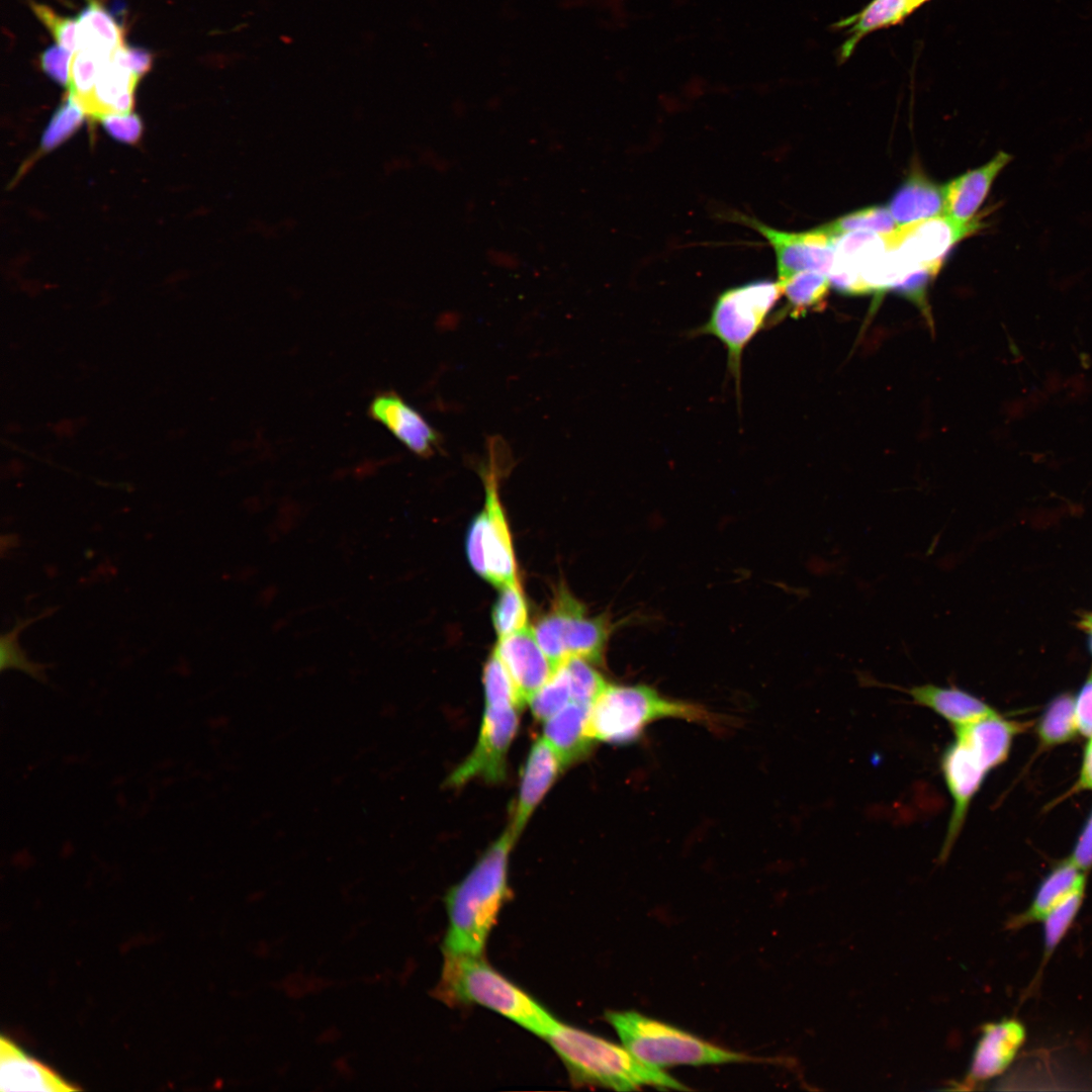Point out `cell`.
I'll return each instance as SVG.
<instances>
[{
  "label": "cell",
  "instance_id": "obj_1",
  "mask_svg": "<svg viewBox=\"0 0 1092 1092\" xmlns=\"http://www.w3.org/2000/svg\"><path fill=\"white\" fill-rule=\"evenodd\" d=\"M515 841L510 829L506 830L447 892L443 951L483 956L488 935L510 896L509 856Z\"/></svg>",
  "mask_w": 1092,
  "mask_h": 1092
},
{
  "label": "cell",
  "instance_id": "obj_2",
  "mask_svg": "<svg viewBox=\"0 0 1092 1092\" xmlns=\"http://www.w3.org/2000/svg\"><path fill=\"white\" fill-rule=\"evenodd\" d=\"M437 997L448 1005L476 1004L544 1038L558 1024L543 1005L515 985L483 956L443 951Z\"/></svg>",
  "mask_w": 1092,
  "mask_h": 1092
},
{
  "label": "cell",
  "instance_id": "obj_3",
  "mask_svg": "<svg viewBox=\"0 0 1092 1092\" xmlns=\"http://www.w3.org/2000/svg\"><path fill=\"white\" fill-rule=\"evenodd\" d=\"M544 1039L564 1064L573 1084L597 1085L617 1091L635 1090L646 1085L688 1089L661 1069L637 1060L622 1044L560 1021Z\"/></svg>",
  "mask_w": 1092,
  "mask_h": 1092
},
{
  "label": "cell",
  "instance_id": "obj_4",
  "mask_svg": "<svg viewBox=\"0 0 1092 1092\" xmlns=\"http://www.w3.org/2000/svg\"><path fill=\"white\" fill-rule=\"evenodd\" d=\"M681 719L709 727L721 720L703 706L669 699L644 685L609 684L592 707L588 732L594 741L627 744L658 720Z\"/></svg>",
  "mask_w": 1092,
  "mask_h": 1092
},
{
  "label": "cell",
  "instance_id": "obj_5",
  "mask_svg": "<svg viewBox=\"0 0 1092 1092\" xmlns=\"http://www.w3.org/2000/svg\"><path fill=\"white\" fill-rule=\"evenodd\" d=\"M606 1019L637 1060L661 1069L674 1065L745 1062L748 1058L636 1011H608Z\"/></svg>",
  "mask_w": 1092,
  "mask_h": 1092
},
{
  "label": "cell",
  "instance_id": "obj_6",
  "mask_svg": "<svg viewBox=\"0 0 1092 1092\" xmlns=\"http://www.w3.org/2000/svg\"><path fill=\"white\" fill-rule=\"evenodd\" d=\"M783 295L779 282L768 279L750 281L728 288L716 298L708 321L695 335H711L727 350V365L740 387L741 359L746 346L768 326V315Z\"/></svg>",
  "mask_w": 1092,
  "mask_h": 1092
},
{
  "label": "cell",
  "instance_id": "obj_7",
  "mask_svg": "<svg viewBox=\"0 0 1092 1092\" xmlns=\"http://www.w3.org/2000/svg\"><path fill=\"white\" fill-rule=\"evenodd\" d=\"M546 640L566 658L580 657L602 663L611 633L607 616L587 617L584 607L567 590L560 589L550 611L540 619Z\"/></svg>",
  "mask_w": 1092,
  "mask_h": 1092
},
{
  "label": "cell",
  "instance_id": "obj_8",
  "mask_svg": "<svg viewBox=\"0 0 1092 1092\" xmlns=\"http://www.w3.org/2000/svg\"><path fill=\"white\" fill-rule=\"evenodd\" d=\"M520 708L485 706L477 743L448 777L446 785L460 787L473 779L500 783L507 776V754L519 726Z\"/></svg>",
  "mask_w": 1092,
  "mask_h": 1092
},
{
  "label": "cell",
  "instance_id": "obj_9",
  "mask_svg": "<svg viewBox=\"0 0 1092 1092\" xmlns=\"http://www.w3.org/2000/svg\"><path fill=\"white\" fill-rule=\"evenodd\" d=\"M983 226L980 219L959 223L945 214L897 228L884 235L886 247L897 251L917 269L937 273L946 254Z\"/></svg>",
  "mask_w": 1092,
  "mask_h": 1092
},
{
  "label": "cell",
  "instance_id": "obj_10",
  "mask_svg": "<svg viewBox=\"0 0 1092 1092\" xmlns=\"http://www.w3.org/2000/svg\"><path fill=\"white\" fill-rule=\"evenodd\" d=\"M940 757V769L952 800L939 859L945 860L960 836L968 810L987 774L991 770L979 752L963 737L953 734Z\"/></svg>",
  "mask_w": 1092,
  "mask_h": 1092
},
{
  "label": "cell",
  "instance_id": "obj_11",
  "mask_svg": "<svg viewBox=\"0 0 1092 1092\" xmlns=\"http://www.w3.org/2000/svg\"><path fill=\"white\" fill-rule=\"evenodd\" d=\"M505 445L492 439L488 444L489 461L483 470L485 484V525L482 551L485 565L484 579L495 586L517 582V569L509 526L502 508L497 490V462Z\"/></svg>",
  "mask_w": 1092,
  "mask_h": 1092
},
{
  "label": "cell",
  "instance_id": "obj_12",
  "mask_svg": "<svg viewBox=\"0 0 1092 1092\" xmlns=\"http://www.w3.org/2000/svg\"><path fill=\"white\" fill-rule=\"evenodd\" d=\"M739 219L759 233L774 250L779 281L804 271L829 276L834 263L833 238L820 228L795 233L774 229L744 215Z\"/></svg>",
  "mask_w": 1092,
  "mask_h": 1092
},
{
  "label": "cell",
  "instance_id": "obj_13",
  "mask_svg": "<svg viewBox=\"0 0 1092 1092\" xmlns=\"http://www.w3.org/2000/svg\"><path fill=\"white\" fill-rule=\"evenodd\" d=\"M1026 1039V1028L1016 1018H1002L982 1026L975 1045L967 1085L1001 1075L1016 1058Z\"/></svg>",
  "mask_w": 1092,
  "mask_h": 1092
},
{
  "label": "cell",
  "instance_id": "obj_14",
  "mask_svg": "<svg viewBox=\"0 0 1092 1092\" xmlns=\"http://www.w3.org/2000/svg\"><path fill=\"white\" fill-rule=\"evenodd\" d=\"M493 651L506 666L525 703L556 670L529 627L500 637Z\"/></svg>",
  "mask_w": 1092,
  "mask_h": 1092
},
{
  "label": "cell",
  "instance_id": "obj_15",
  "mask_svg": "<svg viewBox=\"0 0 1092 1092\" xmlns=\"http://www.w3.org/2000/svg\"><path fill=\"white\" fill-rule=\"evenodd\" d=\"M369 415L421 457L432 456L440 447L438 432L395 392L387 391L375 396L369 406Z\"/></svg>",
  "mask_w": 1092,
  "mask_h": 1092
},
{
  "label": "cell",
  "instance_id": "obj_16",
  "mask_svg": "<svg viewBox=\"0 0 1092 1092\" xmlns=\"http://www.w3.org/2000/svg\"><path fill=\"white\" fill-rule=\"evenodd\" d=\"M562 768L559 756L544 737L533 743L521 779L516 813L509 828L515 840Z\"/></svg>",
  "mask_w": 1092,
  "mask_h": 1092
},
{
  "label": "cell",
  "instance_id": "obj_17",
  "mask_svg": "<svg viewBox=\"0 0 1092 1092\" xmlns=\"http://www.w3.org/2000/svg\"><path fill=\"white\" fill-rule=\"evenodd\" d=\"M1012 156L997 153L983 166L970 170L944 186L943 214L959 223H969L986 199L991 186L1000 172L1010 163Z\"/></svg>",
  "mask_w": 1092,
  "mask_h": 1092
},
{
  "label": "cell",
  "instance_id": "obj_18",
  "mask_svg": "<svg viewBox=\"0 0 1092 1092\" xmlns=\"http://www.w3.org/2000/svg\"><path fill=\"white\" fill-rule=\"evenodd\" d=\"M54 1071L27 1056L10 1039L0 1040V1091L78 1090Z\"/></svg>",
  "mask_w": 1092,
  "mask_h": 1092
},
{
  "label": "cell",
  "instance_id": "obj_19",
  "mask_svg": "<svg viewBox=\"0 0 1092 1092\" xmlns=\"http://www.w3.org/2000/svg\"><path fill=\"white\" fill-rule=\"evenodd\" d=\"M592 707L570 702L545 721L544 738L559 756L563 767L581 760L595 743L588 732Z\"/></svg>",
  "mask_w": 1092,
  "mask_h": 1092
},
{
  "label": "cell",
  "instance_id": "obj_20",
  "mask_svg": "<svg viewBox=\"0 0 1092 1092\" xmlns=\"http://www.w3.org/2000/svg\"><path fill=\"white\" fill-rule=\"evenodd\" d=\"M899 690L908 694L915 704L930 709L952 727L995 713L986 703L956 686L923 684Z\"/></svg>",
  "mask_w": 1092,
  "mask_h": 1092
},
{
  "label": "cell",
  "instance_id": "obj_21",
  "mask_svg": "<svg viewBox=\"0 0 1092 1092\" xmlns=\"http://www.w3.org/2000/svg\"><path fill=\"white\" fill-rule=\"evenodd\" d=\"M944 200V187L913 173L894 194L888 209L900 228L943 214Z\"/></svg>",
  "mask_w": 1092,
  "mask_h": 1092
},
{
  "label": "cell",
  "instance_id": "obj_22",
  "mask_svg": "<svg viewBox=\"0 0 1092 1092\" xmlns=\"http://www.w3.org/2000/svg\"><path fill=\"white\" fill-rule=\"evenodd\" d=\"M1084 872L1071 859L1056 866L1037 887L1027 908L1015 915L1010 921L1012 929L1040 922L1043 917L1064 898L1075 890L1085 887Z\"/></svg>",
  "mask_w": 1092,
  "mask_h": 1092
},
{
  "label": "cell",
  "instance_id": "obj_23",
  "mask_svg": "<svg viewBox=\"0 0 1092 1092\" xmlns=\"http://www.w3.org/2000/svg\"><path fill=\"white\" fill-rule=\"evenodd\" d=\"M139 77L110 59L99 63L92 98L85 114L99 119L113 112H127L133 105V91Z\"/></svg>",
  "mask_w": 1092,
  "mask_h": 1092
},
{
  "label": "cell",
  "instance_id": "obj_24",
  "mask_svg": "<svg viewBox=\"0 0 1092 1092\" xmlns=\"http://www.w3.org/2000/svg\"><path fill=\"white\" fill-rule=\"evenodd\" d=\"M914 10L912 0H872L855 15L835 23V27L846 28L849 34L841 46L840 61L846 60L867 34L900 23Z\"/></svg>",
  "mask_w": 1092,
  "mask_h": 1092
},
{
  "label": "cell",
  "instance_id": "obj_25",
  "mask_svg": "<svg viewBox=\"0 0 1092 1092\" xmlns=\"http://www.w3.org/2000/svg\"><path fill=\"white\" fill-rule=\"evenodd\" d=\"M1019 725L993 713L973 722L953 726V734L967 740L981 755L990 769L1002 763L1010 750Z\"/></svg>",
  "mask_w": 1092,
  "mask_h": 1092
},
{
  "label": "cell",
  "instance_id": "obj_26",
  "mask_svg": "<svg viewBox=\"0 0 1092 1092\" xmlns=\"http://www.w3.org/2000/svg\"><path fill=\"white\" fill-rule=\"evenodd\" d=\"M78 20V49L93 53L99 61L111 58L112 53L123 44V31L98 0H87Z\"/></svg>",
  "mask_w": 1092,
  "mask_h": 1092
},
{
  "label": "cell",
  "instance_id": "obj_27",
  "mask_svg": "<svg viewBox=\"0 0 1092 1092\" xmlns=\"http://www.w3.org/2000/svg\"><path fill=\"white\" fill-rule=\"evenodd\" d=\"M778 282L787 298V304L774 316V323L785 315L800 316L824 307L831 285L828 276L814 271L799 272Z\"/></svg>",
  "mask_w": 1092,
  "mask_h": 1092
},
{
  "label": "cell",
  "instance_id": "obj_28",
  "mask_svg": "<svg viewBox=\"0 0 1092 1092\" xmlns=\"http://www.w3.org/2000/svg\"><path fill=\"white\" fill-rule=\"evenodd\" d=\"M54 611H55V609L50 608V609H47L41 614H39V615H37L35 617H30V618H25V619L17 618L14 626L10 630H8L7 632H5V633H3L1 635V637H0V653H1L0 669H1L2 672L5 671L6 669H16V670H19L21 672H24L25 674L31 676L32 678H34V679H36V680H38L40 682H46L47 681L46 670L51 665L47 664V663H39V662H35V661L30 660L27 657V655H26L25 651L23 650V648L20 646L19 641H18V637H19V634L21 633V631H23L25 628H27L28 626H30L34 622H36V621H38V620H40V619H42L44 617H48V616L52 615Z\"/></svg>",
  "mask_w": 1092,
  "mask_h": 1092
},
{
  "label": "cell",
  "instance_id": "obj_29",
  "mask_svg": "<svg viewBox=\"0 0 1092 1092\" xmlns=\"http://www.w3.org/2000/svg\"><path fill=\"white\" fill-rule=\"evenodd\" d=\"M1084 895L1085 887L1075 890L1055 906L1040 921L1043 929V952L1040 969L1048 963L1073 925L1082 907Z\"/></svg>",
  "mask_w": 1092,
  "mask_h": 1092
},
{
  "label": "cell",
  "instance_id": "obj_30",
  "mask_svg": "<svg viewBox=\"0 0 1092 1092\" xmlns=\"http://www.w3.org/2000/svg\"><path fill=\"white\" fill-rule=\"evenodd\" d=\"M1077 728L1074 699L1064 694L1048 706L1038 725V735L1045 745L1060 744L1073 738Z\"/></svg>",
  "mask_w": 1092,
  "mask_h": 1092
},
{
  "label": "cell",
  "instance_id": "obj_31",
  "mask_svg": "<svg viewBox=\"0 0 1092 1092\" xmlns=\"http://www.w3.org/2000/svg\"><path fill=\"white\" fill-rule=\"evenodd\" d=\"M888 207L871 206L831 221L820 229L831 238L854 232L887 235L897 229Z\"/></svg>",
  "mask_w": 1092,
  "mask_h": 1092
},
{
  "label": "cell",
  "instance_id": "obj_32",
  "mask_svg": "<svg viewBox=\"0 0 1092 1092\" xmlns=\"http://www.w3.org/2000/svg\"><path fill=\"white\" fill-rule=\"evenodd\" d=\"M527 616L525 598L518 581L500 586L492 608V623L498 638L526 628Z\"/></svg>",
  "mask_w": 1092,
  "mask_h": 1092
},
{
  "label": "cell",
  "instance_id": "obj_33",
  "mask_svg": "<svg viewBox=\"0 0 1092 1092\" xmlns=\"http://www.w3.org/2000/svg\"><path fill=\"white\" fill-rule=\"evenodd\" d=\"M570 702V684L563 663L528 701L534 717L543 722L559 713Z\"/></svg>",
  "mask_w": 1092,
  "mask_h": 1092
},
{
  "label": "cell",
  "instance_id": "obj_34",
  "mask_svg": "<svg viewBox=\"0 0 1092 1092\" xmlns=\"http://www.w3.org/2000/svg\"><path fill=\"white\" fill-rule=\"evenodd\" d=\"M485 706H515L525 704L506 666L492 651L483 670Z\"/></svg>",
  "mask_w": 1092,
  "mask_h": 1092
},
{
  "label": "cell",
  "instance_id": "obj_35",
  "mask_svg": "<svg viewBox=\"0 0 1092 1092\" xmlns=\"http://www.w3.org/2000/svg\"><path fill=\"white\" fill-rule=\"evenodd\" d=\"M567 671L571 701L593 707L608 682L589 661L580 657H569L563 662Z\"/></svg>",
  "mask_w": 1092,
  "mask_h": 1092
},
{
  "label": "cell",
  "instance_id": "obj_36",
  "mask_svg": "<svg viewBox=\"0 0 1092 1092\" xmlns=\"http://www.w3.org/2000/svg\"><path fill=\"white\" fill-rule=\"evenodd\" d=\"M99 63V59L85 49L75 51L71 60L68 93L80 104L84 112L92 98Z\"/></svg>",
  "mask_w": 1092,
  "mask_h": 1092
},
{
  "label": "cell",
  "instance_id": "obj_37",
  "mask_svg": "<svg viewBox=\"0 0 1092 1092\" xmlns=\"http://www.w3.org/2000/svg\"><path fill=\"white\" fill-rule=\"evenodd\" d=\"M85 115L80 104L68 93L42 134L41 150L47 152L59 146L79 127Z\"/></svg>",
  "mask_w": 1092,
  "mask_h": 1092
},
{
  "label": "cell",
  "instance_id": "obj_38",
  "mask_svg": "<svg viewBox=\"0 0 1092 1092\" xmlns=\"http://www.w3.org/2000/svg\"><path fill=\"white\" fill-rule=\"evenodd\" d=\"M28 4L35 16L52 33L58 44L73 53L78 50L77 18L60 16L50 7L33 0H28Z\"/></svg>",
  "mask_w": 1092,
  "mask_h": 1092
},
{
  "label": "cell",
  "instance_id": "obj_39",
  "mask_svg": "<svg viewBox=\"0 0 1092 1092\" xmlns=\"http://www.w3.org/2000/svg\"><path fill=\"white\" fill-rule=\"evenodd\" d=\"M99 120L106 131L120 142L133 144L140 139L143 131L140 117L132 112L108 113L101 116Z\"/></svg>",
  "mask_w": 1092,
  "mask_h": 1092
},
{
  "label": "cell",
  "instance_id": "obj_40",
  "mask_svg": "<svg viewBox=\"0 0 1092 1092\" xmlns=\"http://www.w3.org/2000/svg\"><path fill=\"white\" fill-rule=\"evenodd\" d=\"M73 52L56 43L44 50L40 57L42 71L55 82L68 86Z\"/></svg>",
  "mask_w": 1092,
  "mask_h": 1092
},
{
  "label": "cell",
  "instance_id": "obj_41",
  "mask_svg": "<svg viewBox=\"0 0 1092 1092\" xmlns=\"http://www.w3.org/2000/svg\"><path fill=\"white\" fill-rule=\"evenodd\" d=\"M110 60L139 78L144 76L153 64V56L149 51L125 43L114 50Z\"/></svg>",
  "mask_w": 1092,
  "mask_h": 1092
},
{
  "label": "cell",
  "instance_id": "obj_42",
  "mask_svg": "<svg viewBox=\"0 0 1092 1092\" xmlns=\"http://www.w3.org/2000/svg\"><path fill=\"white\" fill-rule=\"evenodd\" d=\"M485 525V515L482 511L471 522L466 537V553L470 565L480 576L484 578L485 565L482 551V537Z\"/></svg>",
  "mask_w": 1092,
  "mask_h": 1092
},
{
  "label": "cell",
  "instance_id": "obj_43",
  "mask_svg": "<svg viewBox=\"0 0 1092 1092\" xmlns=\"http://www.w3.org/2000/svg\"><path fill=\"white\" fill-rule=\"evenodd\" d=\"M1075 712L1078 729L1092 736V672L1078 695Z\"/></svg>",
  "mask_w": 1092,
  "mask_h": 1092
},
{
  "label": "cell",
  "instance_id": "obj_44",
  "mask_svg": "<svg viewBox=\"0 0 1092 1092\" xmlns=\"http://www.w3.org/2000/svg\"><path fill=\"white\" fill-rule=\"evenodd\" d=\"M1070 859L1083 872L1092 869V815Z\"/></svg>",
  "mask_w": 1092,
  "mask_h": 1092
},
{
  "label": "cell",
  "instance_id": "obj_45",
  "mask_svg": "<svg viewBox=\"0 0 1092 1092\" xmlns=\"http://www.w3.org/2000/svg\"><path fill=\"white\" fill-rule=\"evenodd\" d=\"M1080 786L1085 789H1092V739L1085 749Z\"/></svg>",
  "mask_w": 1092,
  "mask_h": 1092
},
{
  "label": "cell",
  "instance_id": "obj_46",
  "mask_svg": "<svg viewBox=\"0 0 1092 1092\" xmlns=\"http://www.w3.org/2000/svg\"><path fill=\"white\" fill-rule=\"evenodd\" d=\"M276 588L273 586H268L263 589L260 596L261 603L264 605H268L269 603H271L276 596Z\"/></svg>",
  "mask_w": 1092,
  "mask_h": 1092
},
{
  "label": "cell",
  "instance_id": "obj_47",
  "mask_svg": "<svg viewBox=\"0 0 1092 1092\" xmlns=\"http://www.w3.org/2000/svg\"><path fill=\"white\" fill-rule=\"evenodd\" d=\"M1082 628L1090 633V648L1092 652V615H1087L1080 622Z\"/></svg>",
  "mask_w": 1092,
  "mask_h": 1092
},
{
  "label": "cell",
  "instance_id": "obj_48",
  "mask_svg": "<svg viewBox=\"0 0 1092 1092\" xmlns=\"http://www.w3.org/2000/svg\"><path fill=\"white\" fill-rule=\"evenodd\" d=\"M927 1H929V0H912V2H913L916 9L919 8L921 5H923Z\"/></svg>",
  "mask_w": 1092,
  "mask_h": 1092
}]
</instances>
